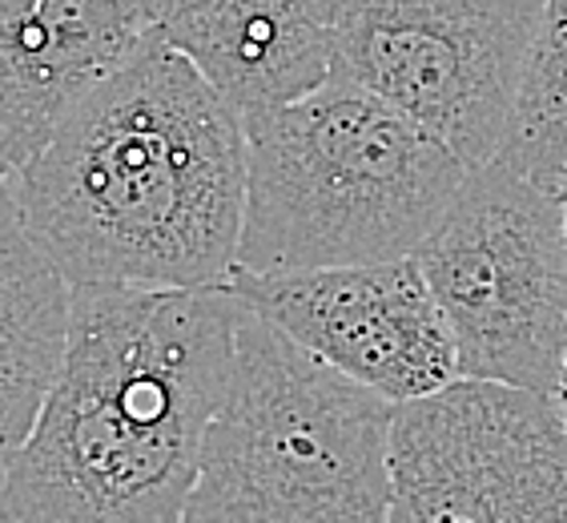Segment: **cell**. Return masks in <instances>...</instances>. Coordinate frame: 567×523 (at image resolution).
<instances>
[{"label":"cell","mask_w":567,"mask_h":523,"mask_svg":"<svg viewBox=\"0 0 567 523\" xmlns=\"http://www.w3.org/2000/svg\"><path fill=\"white\" fill-rule=\"evenodd\" d=\"M4 182L73 290H194L238 274L246 117L157 29Z\"/></svg>","instance_id":"obj_1"},{"label":"cell","mask_w":567,"mask_h":523,"mask_svg":"<svg viewBox=\"0 0 567 523\" xmlns=\"http://www.w3.org/2000/svg\"><path fill=\"white\" fill-rule=\"evenodd\" d=\"M234 286L73 290L65 362L4 512L21 523H186L238 350Z\"/></svg>","instance_id":"obj_2"},{"label":"cell","mask_w":567,"mask_h":523,"mask_svg":"<svg viewBox=\"0 0 567 523\" xmlns=\"http://www.w3.org/2000/svg\"><path fill=\"white\" fill-rule=\"evenodd\" d=\"M238 270L295 274L415 258L467 182L455 150L347 76L246 117Z\"/></svg>","instance_id":"obj_3"},{"label":"cell","mask_w":567,"mask_h":523,"mask_svg":"<svg viewBox=\"0 0 567 523\" xmlns=\"http://www.w3.org/2000/svg\"><path fill=\"white\" fill-rule=\"evenodd\" d=\"M394 407L241 302L186 523H391Z\"/></svg>","instance_id":"obj_4"},{"label":"cell","mask_w":567,"mask_h":523,"mask_svg":"<svg viewBox=\"0 0 567 523\" xmlns=\"http://www.w3.org/2000/svg\"><path fill=\"white\" fill-rule=\"evenodd\" d=\"M415 262L451 322L463 379L564 394L567 229L556 186L503 162L471 170Z\"/></svg>","instance_id":"obj_5"},{"label":"cell","mask_w":567,"mask_h":523,"mask_svg":"<svg viewBox=\"0 0 567 523\" xmlns=\"http://www.w3.org/2000/svg\"><path fill=\"white\" fill-rule=\"evenodd\" d=\"M547 0H342L334 73L455 150L467 170L507 142Z\"/></svg>","instance_id":"obj_6"},{"label":"cell","mask_w":567,"mask_h":523,"mask_svg":"<svg viewBox=\"0 0 567 523\" xmlns=\"http://www.w3.org/2000/svg\"><path fill=\"white\" fill-rule=\"evenodd\" d=\"M391 523H567L564 399L458 379L399 403Z\"/></svg>","instance_id":"obj_7"},{"label":"cell","mask_w":567,"mask_h":523,"mask_svg":"<svg viewBox=\"0 0 567 523\" xmlns=\"http://www.w3.org/2000/svg\"><path fill=\"white\" fill-rule=\"evenodd\" d=\"M234 295L334 371L411 403L463 379L443 306L415 258L322 266L295 274H234Z\"/></svg>","instance_id":"obj_8"},{"label":"cell","mask_w":567,"mask_h":523,"mask_svg":"<svg viewBox=\"0 0 567 523\" xmlns=\"http://www.w3.org/2000/svg\"><path fill=\"white\" fill-rule=\"evenodd\" d=\"M157 29V0H0V177Z\"/></svg>","instance_id":"obj_9"},{"label":"cell","mask_w":567,"mask_h":523,"mask_svg":"<svg viewBox=\"0 0 567 523\" xmlns=\"http://www.w3.org/2000/svg\"><path fill=\"white\" fill-rule=\"evenodd\" d=\"M342 0H157V33L241 113L315 93L334 73Z\"/></svg>","instance_id":"obj_10"},{"label":"cell","mask_w":567,"mask_h":523,"mask_svg":"<svg viewBox=\"0 0 567 523\" xmlns=\"http://www.w3.org/2000/svg\"><path fill=\"white\" fill-rule=\"evenodd\" d=\"M73 286L37 246L0 177V507L9 471L65 362Z\"/></svg>","instance_id":"obj_11"},{"label":"cell","mask_w":567,"mask_h":523,"mask_svg":"<svg viewBox=\"0 0 567 523\" xmlns=\"http://www.w3.org/2000/svg\"><path fill=\"white\" fill-rule=\"evenodd\" d=\"M495 162L515 174L556 186L567 174V0H547L532 53H527L519 98H515L507 142Z\"/></svg>","instance_id":"obj_12"},{"label":"cell","mask_w":567,"mask_h":523,"mask_svg":"<svg viewBox=\"0 0 567 523\" xmlns=\"http://www.w3.org/2000/svg\"><path fill=\"white\" fill-rule=\"evenodd\" d=\"M559 202H564V229H567V174H564V182H559Z\"/></svg>","instance_id":"obj_13"},{"label":"cell","mask_w":567,"mask_h":523,"mask_svg":"<svg viewBox=\"0 0 567 523\" xmlns=\"http://www.w3.org/2000/svg\"><path fill=\"white\" fill-rule=\"evenodd\" d=\"M0 523H21V520H12V515L4 512V507H0Z\"/></svg>","instance_id":"obj_14"},{"label":"cell","mask_w":567,"mask_h":523,"mask_svg":"<svg viewBox=\"0 0 567 523\" xmlns=\"http://www.w3.org/2000/svg\"><path fill=\"white\" fill-rule=\"evenodd\" d=\"M559 399H564V411H567V394H559Z\"/></svg>","instance_id":"obj_15"},{"label":"cell","mask_w":567,"mask_h":523,"mask_svg":"<svg viewBox=\"0 0 567 523\" xmlns=\"http://www.w3.org/2000/svg\"><path fill=\"white\" fill-rule=\"evenodd\" d=\"M564 394H567V379H564Z\"/></svg>","instance_id":"obj_16"}]
</instances>
